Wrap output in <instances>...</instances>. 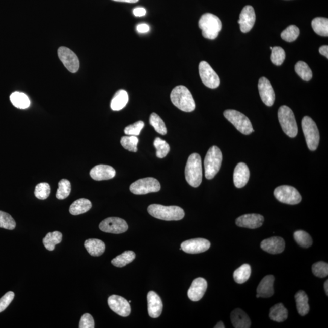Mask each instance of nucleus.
<instances>
[{
  "instance_id": "obj_1",
  "label": "nucleus",
  "mask_w": 328,
  "mask_h": 328,
  "mask_svg": "<svg viewBox=\"0 0 328 328\" xmlns=\"http://www.w3.org/2000/svg\"><path fill=\"white\" fill-rule=\"evenodd\" d=\"M185 177L190 186L198 187L203 180V168L200 155L193 153L187 159L185 168Z\"/></svg>"
},
{
  "instance_id": "obj_2",
  "label": "nucleus",
  "mask_w": 328,
  "mask_h": 328,
  "mask_svg": "<svg viewBox=\"0 0 328 328\" xmlns=\"http://www.w3.org/2000/svg\"><path fill=\"white\" fill-rule=\"evenodd\" d=\"M173 104L184 112H192L196 105L191 93L187 87L179 86L173 89L171 95Z\"/></svg>"
},
{
  "instance_id": "obj_3",
  "label": "nucleus",
  "mask_w": 328,
  "mask_h": 328,
  "mask_svg": "<svg viewBox=\"0 0 328 328\" xmlns=\"http://www.w3.org/2000/svg\"><path fill=\"white\" fill-rule=\"evenodd\" d=\"M148 212L153 217L164 221H179L184 217L185 213L182 208L178 206H164L160 204H151Z\"/></svg>"
},
{
  "instance_id": "obj_4",
  "label": "nucleus",
  "mask_w": 328,
  "mask_h": 328,
  "mask_svg": "<svg viewBox=\"0 0 328 328\" xmlns=\"http://www.w3.org/2000/svg\"><path fill=\"white\" fill-rule=\"evenodd\" d=\"M199 27L201 29L204 38L214 40L218 37L222 27L221 20L215 15L207 13L202 16L199 21Z\"/></svg>"
},
{
  "instance_id": "obj_5",
  "label": "nucleus",
  "mask_w": 328,
  "mask_h": 328,
  "mask_svg": "<svg viewBox=\"0 0 328 328\" xmlns=\"http://www.w3.org/2000/svg\"><path fill=\"white\" fill-rule=\"evenodd\" d=\"M222 162V152L218 146H213L208 150L204 159L205 177L212 180L221 169Z\"/></svg>"
},
{
  "instance_id": "obj_6",
  "label": "nucleus",
  "mask_w": 328,
  "mask_h": 328,
  "mask_svg": "<svg viewBox=\"0 0 328 328\" xmlns=\"http://www.w3.org/2000/svg\"><path fill=\"white\" fill-rule=\"evenodd\" d=\"M278 119L284 132L290 137H296L298 127L293 111L288 106L283 105L278 110Z\"/></svg>"
},
{
  "instance_id": "obj_7",
  "label": "nucleus",
  "mask_w": 328,
  "mask_h": 328,
  "mask_svg": "<svg viewBox=\"0 0 328 328\" xmlns=\"http://www.w3.org/2000/svg\"><path fill=\"white\" fill-rule=\"evenodd\" d=\"M224 115L242 134L249 135L254 132L250 120L244 114L235 110H227L224 111Z\"/></svg>"
},
{
  "instance_id": "obj_8",
  "label": "nucleus",
  "mask_w": 328,
  "mask_h": 328,
  "mask_svg": "<svg viewBox=\"0 0 328 328\" xmlns=\"http://www.w3.org/2000/svg\"><path fill=\"white\" fill-rule=\"evenodd\" d=\"M302 128L307 146L310 151H315L320 142V133L317 125L311 118L305 116L302 120Z\"/></svg>"
},
{
  "instance_id": "obj_9",
  "label": "nucleus",
  "mask_w": 328,
  "mask_h": 328,
  "mask_svg": "<svg viewBox=\"0 0 328 328\" xmlns=\"http://www.w3.org/2000/svg\"><path fill=\"white\" fill-rule=\"evenodd\" d=\"M274 196L281 203L295 205L300 203L302 197L295 187L290 186H281L274 190Z\"/></svg>"
},
{
  "instance_id": "obj_10",
  "label": "nucleus",
  "mask_w": 328,
  "mask_h": 328,
  "mask_svg": "<svg viewBox=\"0 0 328 328\" xmlns=\"http://www.w3.org/2000/svg\"><path fill=\"white\" fill-rule=\"evenodd\" d=\"M130 190L135 195H145L159 192L160 190V184L159 181L154 178H142L131 184Z\"/></svg>"
},
{
  "instance_id": "obj_11",
  "label": "nucleus",
  "mask_w": 328,
  "mask_h": 328,
  "mask_svg": "<svg viewBox=\"0 0 328 328\" xmlns=\"http://www.w3.org/2000/svg\"><path fill=\"white\" fill-rule=\"evenodd\" d=\"M199 72L203 83L210 89H215L220 84L219 76L206 61H203L199 65Z\"/></svg>"
},
{
  "instance_id": "obj_12",
  "label": "nucleus",
  "mask_w": 328,
  "mask_h": 328,
  "mask_svg": "<svg viewBox=\"0 0 328 328\" xmlns=\"http://www.w3.org/2000/svg\"><path fill=\"white\" fill-rule=\"evenodd\" d=\"M99 228L104 232L120 234L127 232L128 226L124 219L110 217L102 221L99 224Z\"/></svg>"
},
{
  "instance_id": "obj_13",
  "label": "nucleus",
  "mask_w": 328,
  "mask_h": 328,
  "mask_svg": "<svg viewBox=\"0 0 328 328\" xmlns=\"http://www.w3.org/2000/svg\"><path fill=\"white\" fill-rule=\"evenodd\" d=\"M58 55L61 62L69 72L75 73L78 71L80 63L77 55L71 49L66 47H60L58 50Z\"/></svg>"
},
{
  "instance_id": "obj_14",
  "label": "nucleus",
  "mask_w": 328,
  "mask_h": 328,
  "mask_svg": "<svg viewBox=\"0 0 328 328\" xmlns=\"http://www.w3.org/2000/svg\"><path fill=\"white\" fill-rule=\"evenodd\" d=\"M110 308L121 317H127L131 314L130 303L122 297L119 295H111L108 299Z\"/></svg>"
},
{
  "instance_id": "obj_15",
  "label": "nucleus",
  "mask_w": 328,
  "mask_h": 328,
  "mask_svg": "<svg viewBox=\"0 0 328 328\" xmlns=\"http://www.w3.org/2000/svg\"><path fill=\"white\" fill-rule=\"evenodd\" d=\"M210 247V242L204 238L187 240L181 244V248L187 254H195L204 253Z\"/></svg>"
},
{
  "instance_id": "obj_16",
  "label": "nucleus",
  "mask_w": 328,
  "mask_h": 328,
  "mask_svg": "<svg viewBox=\"0 0 328 328\" xmlns=\"http://www.w3.org/2000/svg\"><path fill=\"white\" fill-rule=\"evenodd\" d=\"M258 87L263 103L268 107L272 106L275 100V95L270 81L265 77L260 78Z\"/></svg>"
},
{
  "instance_id": "obj_17",
  "label": "nucleus",
  "mask_w": 328,
  "mask_h": 328,
  "mask_svg": "<svg viewBox=\"0 0 328 328\" xmlns=\"http://www.w3.org/2000/svg\"><path fill=\"white\" fill-rule=\"evenodd\" d=\"M256 16L254 9L251 6H246L240 14L238 23L241 32H250L256 22Z\"/></svg>"
},
{
  "instance_id": "obj_18",
  "label": "nucleus",
  "mask_w": 328,
  "mask_h": 328,
  "mask_svg": "<svg viewBox=\"0 0 328 328\" xmlns=\"http://www.w3.org/2000/svg\"><path fill=\"white\" fill-rule=\"evenodd\" d=\"M207 288V282L203 278L199 277L193 281L187 292V295L192 301H200L203 297Z\"/></svg>"
},
{
  "instance_id": "obj_19",
  "label": "nucleus",
  "mask_w": 328,
  "mask_h": 328,
  "mask_svg": "<svg viewBox=\"0 0 328 328\" xmlns=\"http://www.w3.org/2000/svg\"><path fill=\"white\" fill-rule=\"evenodd\" d=\"M261 248L271 254L282 253L285 249V241L281 237L274 236L263 240L261 242Z\"/></svg>"
},
{
  "instance_id": "obj_20",
  "label": "nucleus",
  "mask_w": 328,
  "mask_h": 328,
  "mask_svg": "<svg viewBox=\"0 0 328 328\" xmlns=\"http://www.w3.org/2000/svg\"><path fill=\"white\" fill-rule=\"evenodd\" d=\"M264 218L262 215L252 213L239 216L236 219V224L238 226L256 229L263 225Z\"/></svg>"
},
{
  "instance_id": "obj_21",
  "label": "nucleus",
  "mask_w": 328,
  "mask_h": 328,
  "mask_svg": "<svg viewBox=\"0 0 328 328\" xmlns=\"http://www.w3.org/2000/svg\"><path fill=\"white\" fill-rule=\"evenodd\" d=\"M91 177L94 180H108L113 178L116 175V171L112 167L100 164L91 170L90 173Z\"/></svg>"
},
{
  "instance_id": "obj_22",
  "label": "nucleus",
  "mask_w": 328,
  "mask_h": 328,
  "mask_svg": "<svg viewBox=\"0 0 328 328\" xmlns=\"http://www.w3.org/2000/svg\"><path fill=\"white\" fill-rule=\"evenodd\" d=\"M148 314L151 318L159 317L162 314V301L156 292L150 291L147 295Z\"/></svg>"
},
{
  "instance_id": "obj_23",
  "label": "nucleus",
  "mask_w": 328,
  "mask_h": 328,
  "mask_svg": "<svg viewBox=\"0 0 328 328\" xmlns=\"http://www.w3.org/2000/svg\"><path fill=\"white\" fill-rule=\"evenodd\" d=\"M250 172L245 163L240 162L236 166L233 174V181L237 188H242L248 183Z\"/></svg>"
},
{
  "instance_id": "obj_24",
  "label": "nucleus",
  "mask_w": 328,
  "mask_h": 328,
  "mask_svg": "<svg viewBox=\"0 0 328 328\" xmlns=\"http://www.w3.org/2000/svg\"><path fill=\"white\" fill-rule=\"evenodd\" d=\"M274 282L273 275H269L263 278L257 289V294L260 295V297L269 298L274 295Z\"/></svg>"
},
{
  "instance_id": "obj_25",
  "label": "nucleus",
  "mask_w": 328,
  "mask_h": 328,
  "mask_svg": "<svg viewBox=\"0 0 328 328\" xmlns=\"http://www.w3.org/2000/svg\"><path fill=\"white\" fill-rule=\"evenodd\" d=\"M231 321L234 327L250 328L251 321L249 316L241 309L233 310L231 313Z\"/></svg>"
},
{
  "instance_id": "obj_26",
  "label": "nucleus",
  "mask_w": 328,
  "mask_h": 328,
  "mask_svg": "<svg viewBox=\"0 0 328 328\" xmlns=\"http://www.w3.org/2000/svg\"><path fill=\"white\" fill-rule=\"evenodd\" d=\"M88 253L93 257L101 256L105 250V243L98 239H89L84 243Z\"/></svg>"
},
{
  "instance_id": "obj_27",
  "label": "nucleus",
  "mask_w": 328,
  "mask_h": 328,
  "mask_svg": "<svg viewBox=\"0 0 328 328\" xmlns=\"http://www.w3.org/2000/svg\"><path fill=\"white\" fill-rule=\"evenodd\" d=\"M129 100L128 93L124 90L118 91L111 102V108L113 111H120L127 105Z\"/></svg>"
},
{
  "instance_id": "obj_28",
  "label": "nucleus",
  "mask_w": 328,
  "mask_h": 328,
  "mask_svg": "<svg viewBox=\"0 0 328 328\" xmlns=\"http://www.w3.org/2000/svg\"><path fill=\"white\" fill-rule=\"evenodd\" d=\"M92 207V203L86 198H81L76 200L69 208V212L72 215H78L86 213Z\"/></svg>"
},
{
  "instance_id": "obj_29",
  "label": "nucleus",
  "mask_w": 328,
  "mask_h": 328,
  "mask_svg": "<svg viewBox=\"0 0 328 328\" xmlns=\"http://www.w3.org/2000/svg\"><path fill=\"white\" fill-rule=\"evenodd\" d=\"M296 301L297 308L298 313L301 316H305L308 314L310 306L308 303L309 298L306 292L303 291H298L295 295Z\"/></svg>"
},
{
  "instance_id": "obj_30",
  "label": "nucleus",
  "mask_w": 328,
  "mask_h": 328,
  "mask_svg": "<svg viewBox=\"0 0 328 328\" xmlns=\"http://www.w3.org/2000/svg\"><path fill=\"white\" fill-rule=\"evenodd\" d=\"M269 315L272 320L281 323L287 320L288 312L282 303H278L271 307Z\"/></svg>"
},
{
  "instance_id": "obj_31",
  "label": "nucleus",
  "mask_w": 328,
  "mask_h": 328,
  "mask_svg": "<svg viewBox=\"0 0 328 328\" xmlns=\"http://www.w3.org/2000/svg\"><path fill=\"white\" fill-rule=\"evenodd\" d=\"M10 100L15 107L19 109H26L30 106L31 102L25 93L16 92L11 94Z\"/></svg>"
},
{
  "instance_id": "obj_32",
  "label": "nucleus",
  "mask_w": 328,
  "mask_h": 328,
  "mask_svg": "<svg viewBox=\"0 0 328 328\" xmlns=\"http://www.w3.org/2000/svg\"><path fill=\"white\" fill-rule=\"evenodd\" d=\"M62 233L58 231L47 234L43 239V245L47 250L52 251L55 250V245L60 244L62 241Z\"/></svg>"
},
{
  "instance_id": "obj_33",
  "label": "nucleus",
  "mask_w": 328,
  "mask_h": 328,
  "mask_svg": "<svg viewBox=\"0 0 328 328\" xmlns=\"http://www.w3.org/2000/svg\"><path fill=\"white\" fill-rule=\"evenodd\" d=\"M135 258L136 254L133 251H127L114 258L111 261V263L116 267L122 268L128 264H130L135 259Z\"/></svg>"
},
{
  "instance_id": "obj_34",
  "label": "nucleus",
  "mask_w": 328,
  "mask_h": 328,
  "mask_svg": "<svg viewBox=\"0 0 328 328\" xmlns=\"http://www.w3.org/2000/svg\"><path fill=\"white\" fill-rule=\"evenodd\" d=\"M251 275V267L250 265L244 264L234 272L233 278L238 284L244 283L250 279Z\"/></svg>"
},
{
  "instance_id": "obj_35",
  "label": "nucleus",
  "mask_w": 328,
  "mask_h": 328,
  "mask_svg": "<svg viewBox=\"0 0 328 328\" xmlns=\"http://www.w3.org/2000/svg\"><path fill=\"white\" fill-rule=\"evenodd\" d=\"M313 29L319 36L327 37L328 19L323 17H317L312 22Z\"/></svg>"
},
{
  "instance_id": "obj_36",
  "label": "nucleus",
  "mask_w": 328,
  "mask_h": 328,
  "mask_svg": "<svg viewBox=\"0 0 328 328\" xmlns=\"http://www.w3.org/2000/svg\"><path fill=\"white\" fill-rule=\"evenodd\" d=\"M295 72L304 81H308L312 78V72L308 64L304 61H300L295 64Z\"/></svg>"
},
{
  "instance_id": "obj_37",
  "label": "nucleus",
  "mask_w": 328,
  "mask_h": 328,
  "mask_svg": "<svg viewBox=\"0 0 328 328\" xmlns=\"http://www.w3.org/2000/svg\"><path fill=\"white\" fill-rule=\"evenodd\" d=\"M294 239L301 247L308 248L312 245V237L303 230H298L294 234Z\"/></svg>"
},
{
  "instance_id": "obj_38",
  "label": "nucleus",
  "mask_w": 328,
  "mask_h": 328,
  "mask_svg": "<svg viewBox=\"0 0 328 328\" xmlns=\"http://www.w3.org/2000/svg\"><path fill=\"white\" fill-rule=\"evenodd\" d=\"M150 124L153 126L155 130L161 135H166L167 132H168L165 123L156 113H153L151 114Z\"/></svg>"
},
{
  "instance_id": "obj_39",
  "label": "nucleus",
  "mask_w": 328,
  "mask_h": 328,
  "mask_svg": "<svg viewBox=\"0 0 328 328\" xmlns=\"http://www.w3.org/2000/svg\"><path fill=\"white\" fill-rule=\"evenodd\" d=\"M71 192V184L70 181L66 179L61 180L58 183V189L56 197L58 200H64L68 198Z\"/></svg>"
},
{
  "instance_id": "obj_40",
  "label": "nucleus",
  "mask_w": 328,
  "mask_h": 328,
  "mask_svg": "<svg viewBox=\"0 0 328 328\" xmlns=\"http://www.w3.org/2000/svg\"><path fill=\"white\" fill-rule=\"evenodd\" d=\"M300 35V29L297 26L291 25L288 26L285 30H284L281 34V37L286 42H292L297 40Z\"/></svg>"
},
{
  "instance_id": "obj_41",
  "label": "nucleus",
  "mask_w": 328,
  "mask_h": 328,
  "mask_svg": "<svg viewBox=\"0 0 328 328\" xmlns=\"http://www.w3.org/2000/svg\"><path fill=\"white\" fill-rule=\"evenodd\" d=\"M154 147L156 148V156L160 159L165 157L170 151V146L168 142L159 137H156L154 141Z\"/></svg>"
},
{
  "instance_id": "obj_42",
  "label": "nucleus",
  "mask_w": 328,
  "mask_h": 328,
  "mask_svg": "<svg viewBox=\"0 0 328 328\" xmlns=\"http://www.w3.org/2000/svg\"><path fill=\"white\" fill-rule=\"evenodd\" d=\"M286 58L285 50L279 46H275L272 49L271 59L272 63L276 66H280L283 63Z\"/></svg>"
},
{
  "instance_id": "obj_43",
  "label": "nucleus",
  "mask_w": 328,
  "mask_h": 328,
  "mask_svg": "<svg viewBox=\"0 0 328 328\" xmlns=\"http://www.w3.org/2000/svg\"><path fill=\"white\" fill-rule=\"evenodd\" d=\"M139 139L135 136H124L121 140V143L123 147L126 150L131 152L137 151V144Z\"/></svg>"
},
{
  "instance_id": "obj_44",
  "label": "nucleus",
  "mask_w": 328,
  "mask_h": 328,
  "mask_svg": "<svg viewBox=\"0 0 328 328\" xmlns=\"http://www.w3.org/2000/svg\"><path fill=\"white\" fill-rule=\"evenodd\" d=\"M16 226V221L8 213L0 211V228L14 230Z\"/></svg>"
},
{
  "instance_id": "obj_45",
  "label": "nucleus",
  "mask_w": 328,
  "mask_h": 328,
  "mask_svg": "<svg viewBox=\"0 0 328 328\" xmlns=\"http://www.w3.org/2000/svg\"><path fill=\"white\" fill-rule=\"evenodd\" d=\"M51 193V187L49 184L42 183L38 184L35 189L34 194L39 200H46L49 197Z\"/></svg>"
},
{
  "instance_id": "obj_46",
  "label": "nucleus",
  "mask_w": 328,
  "mask_h": 328,
  "mask_svg": "<svg viewBox=\"0 0 328 328\" xmlns=\"http://www.w3.org/2000/svg\"><path fill=\"white\" fill-rule=\"evenodd\" d=\"M312 272L315 276L320 278L326 277L328 275V265L324 262H318L312 266Z\"/></svg>"
},
{
  "instance_id": "obj_47",
  "label": "nucleus",
  "mask_w": 328,
  "mask_h": 328,
  "mask_svg": "<svg viewBox=\"0 0 328 328\" xmlns=\"http://www.w3.org/2000/svg\"><path fill=\"white\" fill-rule=\"evenodd\" d=\"M145 124L143 121L137 122L132 125L127 126L125 128L124 133L127 135L139 136Z\"/></svg>"
},
{
  "instance_id": "obj_48",
  "label": "nucleus",
  "mask_w": 328,
  "mask_h": 328,
  "mask_svg": "<svg viewBox=\"0 0 328 328\" xmlns=\"http://www.w3.org/2000/svg\"><path fill=\"white\" fill-rule=\"evenodd\" d=\"M15 295L13 292H8L0 298V312L4 311L13 301Z\"/></svg>"
},
{
  "instance_id": "obj_49",
  "label": "nucleus",
  "mask_w": 328,
  "mask_h": 328,
  "mask_svg": "<svg viewBox=\"0 0 328 328\" xmlns=\"http://www.w3.org/2000/svg\"><path fill=\"white\" fill-rule=\"evenodd\" d=\"M80 328H94L95 327V321L92 315L90 314H85L82 316L80 323Z\"/></svg>"
},
{
  "instance_id": "obj_50",
  "label": "nucleus",
  "mask_w": 328,
  "mask_h": 328,
  "mask_svg": "<svg viewBox=\"0 0 328 328\" xmlns=\"http://www.w3.org/2000/svg\"><path fill=\"white\" fill-rule=\"evenodd\" d=\"M150 30V26L146 23H142L137 26V31L139 33H146Z\"/></svg>"
},
{
  "instance_id": "obj_51",
  "label": "nucleus",
  "mask_w": 328,
  "mask_h": 328,
  "mask_svg": "<svg viewBox=\"0 0 328 328\" xmlns=\"http://www.w3.org/2000/svg\"><path fill=\"white\" fill-rule=\"evenodd\" d=\"M133 14L136 17H143L145 16L146 11L145 8L138 7L134 9Z\"/></svg>"
},
{
  "instance_id": "obj_52",
  "label": "nucleus",
  "mask_w": 328,
  "mask_h": 328,
  "mask_svg": "<svg viewBox=\"0 0 328 328\" xmlns=\"http://www.w3.org/2000/svg\"><path fill=\"white\" fill-rule=\"evenodd\" d=\"M319 52L321 55H323V56L328 58V46L327 45H324L320 47L319 49Z\"/></svg>"
},
{
  "instance_id": "obj_53",
  "label": "nucleus",
  "mask_w": 328,
  "mask_h": 328,
  "mask_svg": "<svg viewBox=\"0 0 328 328\" xmlns=\"http://www.w3.org/2000/svg\"><path fill=\"white\" fill-rule=\"evenodd\" d=\"M114 2L128 3V4H135L139 1V0H113Z\"/></svg>"
},
{
  "instance_id": "obj_54",
  "label": "nucleus",
  "mask_w": 328,
  "mask_h": 328,
  "mask_svg": "<svg viewBox=\"0 0 328 328\" xmlns=\"http://www.w3.org/2000/svg\"><path fill=\"white\" fill-rule=\"evenodd\" d=\"M215 328H225L224 324L222 321H219L216 324Z\"/></svg>"
},
{
  "instance_id": "obj_55",
  "label": "nucleus",
  "mask_w": 328,
  "mask_h": 328,
  "mask_svg": "<svg viewBox=\"0 0 328 328\" xmlns=\"http://www.w3.org/2000/svg\"><path fill=\"white\" fill-rule=\"evenodd\" d=\"M328 281L326 280V282L324 283V291L325 292H326V294L327 295H328Z\"/></svg>"
},
{
  "instance_id": "obj_56",
  "label": "nucleus",
  "mask_w": 328,
  "mask_h": 328,
  "mask_svg": "<svg viewBox=\"0 0 328 328\" xmlns=\"http://www.w3.org/2000/svg\"><path fill=\"white\" fill-rule=\"evenodd\" d=\"M256 297L257 298H260V295L259 294H257Z\"/></svg>"
}]
</instances>
